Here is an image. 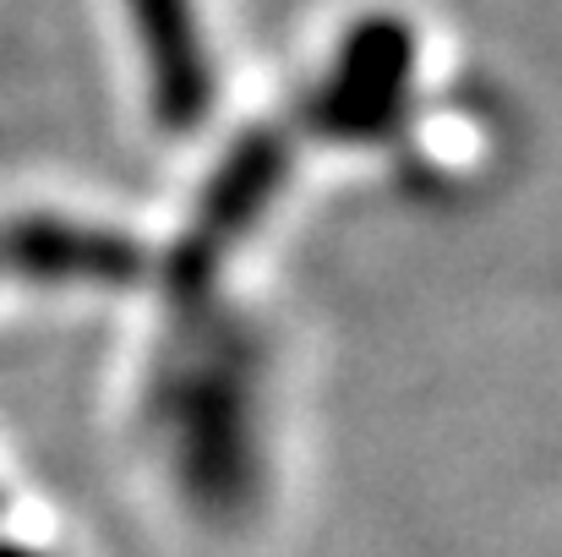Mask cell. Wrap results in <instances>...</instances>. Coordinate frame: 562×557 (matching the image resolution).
Segmentation results:
<instances>
[{"mask_svg": "<svg viewBox=\"0 0 562 557\" xmlns=\"http://www.w3.org/2000/svg\"><path fill=\"white\" fill-rule=\"evenodd\" d=\"M181 318L154 367L148 432L196 520H246L262 498L268 465V393L251 323L218 307V290L176 296Z\"/></svg>", "mask_w": 562, "mask_h": 557, "instance_id": "1", "label": "cell"}, {"mask_svg": "<svg viewBox=\"0 0 562 557\" xmlns=\"http://www.w3.org/2000/svg\"><path fill=\"white\" fill-rule=\"evenodd\" d=\"M426 44L420 27L393 16V11H367L356 16L317 88L306 104V121L317 137L345 143V148H387L420 121V88H426Z\"/></svg>", "mask_w": 562, "mask_h": 557, "instance_id": "2", "label": "cell"}, {"mask_svg": "<svg viewBox=\"0 0 562 557\" xmlns=\"http://www.w3.org/2000/svg\"><path fill=\"white\" fill-rule=\"evenodd\" d=\"M11 514V492H5V481H0V520Z\"/></svg>", "mask_w": 562, "mask_h": 557, "instance_id": "5", "label": "cell"}, {"mask_svg": "<svg viewBox=\"0 0 562 557\" xmlns=\"http://www.w3.org/2000/svg\"><path fill=\"white\" fill-rule=\"evenodd\" d=\"M121 11L132 22L159 121L191 132L213 104V49H207L196 0H121Z\"/></svg>", "mask_w": 562, "mask_h": 557, "instance_id": "3", "label": "cell"}, {"mask_svg": "<svg viewBox=\"0 0 562 557\" xmlns=\"http://www.w3.org/2000/svg\"><path fill=\"white\" fill-rule=\"evenodd\" d=\"M0 557H60L44 536H33V531H16L11 525V514L0 520Z\"/></svg>", "mask_w": 562, "mask_h": 557, "instance_id": "4", "label": "cell"}]
</instances>
